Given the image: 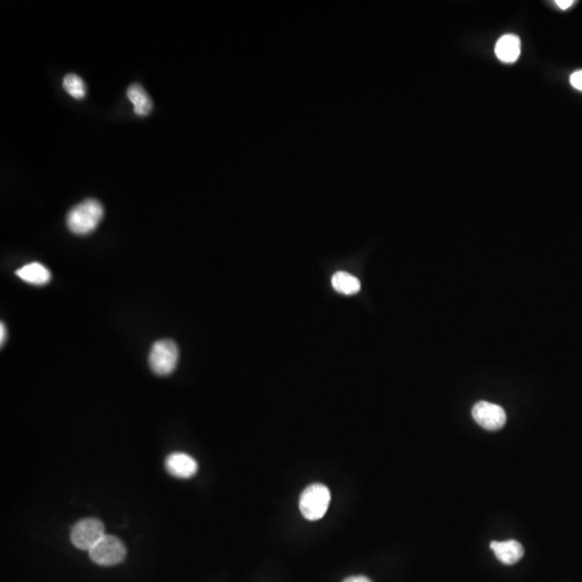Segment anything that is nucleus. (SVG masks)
I'll list each match as a JSON object with an SVG mask.
<instances>
[{"label":"nucleus","mask_w":582,"mask_h":582,"mask_svg":"<svg viewBox=\"0 0 582 582\" xmlns=\"http://www.w3.org/2000/svg\"><path fill=\"white\" fill-rule=\"evenodd\" d=\"M104 217V207L94 198H88L71 208L66 218L67 227L77 235L93 232Z\"/></svg>","instance_id":"1"},{"label":"nucleus","mask_w":582,"mask_h":582,"mask_svg":"<svg viewBox=\"0 0 582 582\" xmlns=\"http://www.w3.org/2000/svg\"><path fill=\"white\" fill-rule=\"evenodd\" d=\"M330 491L321 483H314L306 487L300 497V510L304 518L317 521L325 516L330 505Z\"/></svg>","instance_id":"2"},{"label":"nucleus","mask_w":582,"mask_h":582,"mask_svg":"<svg viewBox=\"0 0 582 582\" xmlns=\"http://www.w3.org/2000/svg\"><path fill=\"white\" fill-rule=\"evenodd\" d=\"M179 359L178 345L171 340L157 341L152 345L149 354V365L156 375H171L176 369Z\"/></svg>","instance_id":"3"},{"label":"nucleus","mask_w":582,"mask_h":582,"mask_svg":"<svg viewBox=\"0 0 582 582\" xmlns=\"http://www.w3.org/2000/svg\"><path fill=\"white\" fill-rule=\"evenodd\" d=\"M88 553L91 560L98 565L111 566L124 560L126 549L124 543L115 536L105 535Z\"/></svg>","instance_id":"4"},{"label":"nucleus","mask_w":582,"mask_h":582,"mask_svg":"<svg viewBox=\"0 0 582 582\" xmlns=\"http://www.w3.org/2000/svg\"><path fill=\"white\" fill-rule=\"evenodd\" d=\"M105 535L104 524L100 520L90 518L75 524L71 539L76 548L90 551Z\"/></svg>","instance_id":"5"},{"label":"nucleus","mask_w":582,"mask_h":582,"mask_svg":"<svg viewBox=\"0 0 582 582\" xmlns=\"http://www.w3.org/2000/svg\"><path fill=\"white\" fill-rule=\"evenodd\" d=\"M472 417L482 429L492 431L503 429L507 421L504 409L487 402H479L473 406Z\"/></svg>","instance_id":"6"},{"label":"nucleus","mask_w":582,"mask_h":582,"mask_svg":"<svg viewBox=\"0 0 582 582\" xmlns=\"http://www.w3.org/2000/svg\"><path fill=\"white\" fill-rule=\"evenodd\" d=\"M165 467L169 475L180 479L194 477L198 471V462L186 453H173L167 456Z\"/></svg>","instance_id":"7"},{"label":"nucleus","mask_w":582,"mask_h":582,"mask_svg":"<svg viewBox=\"0 0 582 582\" xmlns=\"http://www.w3.org/2000/svg\"><path fill=\"white\" fill-rule=\"evenodd\" d=\"M491 549L494 551L497 560L506 565H514L524 556L523 547L516 541H492Z\"/></svg>","instance_id":"8"},{"label":"nucleus","mask_w":582,"mask_h":582,"mask_svg":"<svg viewBox=\"0 0 582 582\" xmlns=\"http://www.w3.org/2000/svg\"><path fill=\"white\" fill-rule=\"evenodd\" d=\"M497 59L503 63L512 64L518 61L521 54V41L516 35H505L499 38L495 46Z\"/></svg>","instance_id":"9"},{"label":"nucleus","mask_w":582,"mask_h":582,"mask_svg":"<svg viewBox=\"0 0 582 582\" xmlns=\"http://www.w3.org/2000/svg\"><path fill=\"white\" fill-rule=\"evenodd\" d=\"M15 274L22 281H26L28 284L36 285V286L48 284L51 279V272L39 262H32L24 265L17 270Z\"/></svg>","instance_id":"10"},{"label":"nucleus","mask_w":582,"mask_h":582,"mask_svg":"<svg viewBox=\"0 0 582 582\" xmlns=\"http://www.w3.org/2000/svg\"><path fill=\"white\" fill-rule=\"evenodd\" d=\"M127 97L134 106V113L140 117H146L151 113L152 101L140 84H134L127 88Z\"/></svg>","instance_id":"11"},{"label":"nucleus","mask_w":582,"mask_h":582,"mask_svg":"<svg viewBox=\"0 0 582 582\" xmlns=\"http://www.w3.org/2000/svg\"><path fill=\"white\" fill-rule=\"evenodd\" d=\"M331 284L335 291L345 296L356 294L362 288L359 279L348 272H337L331 279Z\"/></svg>","instance_id":"12"},{"label":"nucleus","mask_w":582,"mask_h":582,"mask_svg":"<svg viewBox=\"0 0 582 582\" xmlns=\"http://www.w3.org/2000/svg\"><path fill=\"white\" fill-rule=\"evenodd\" d=\"M63 86L71 97L76 98V100H84L86 97V84L78 75L68 74L64 77Z\"/></svg>","instance_id":"13"},{"label":"nucleus","mask_w":582,"mask_h":582,"mask_svg":"<svg viewBox=\"0 0 582 582\" xmlns=\"http://www.w3.org/2000/svg\"><path fill=\"white\" fill-rule=\"evenodd\" d=\"M570 84H572L576 90L581 91L582 92V71H575L572 74L570 78Z\"/></svg>","instance_id":"14"},{"label":"nucleus","mask_w":582,"mask_h":582,"mask_svg":"<svg viewBox=\"0 0 582 582\" xmlns=\"http://www.w3.org/2000/svg\"><path fill=\"white\" fill-rule=\"evenodd\" d=\"M556 3L562 10H567L568 8L572 7L575 3V1L574 0H556Z\"/></svg>","instance_id":"15"},{"label":"nucleus","mask_w":582,"mask_h":582,"mask_svg":"<svg viewBox=\"0 0 582 582\" xmlns=\"http://www.w3.org/2000/svg\"><path fill=\"white\" fill-rule=\"evenodd\" d=\"M343 582H372L369 578L365 576H353V577L346 578Z\"/></svg>","instance_id":"16"},{"label":"nucleus","mask_w":582,"mask_h":582,"mask_svg":"<svg viewBox=\"0 0 582 582\" xmlns=\"http://www.w3.org/2000/svg\"><path fill=\"white\" fill-rule=\"evenodd\" d=\"M7 339V328L3 323H0V344L3 346Z\"/></svg>","instance_id":"17"}]
</instances>
